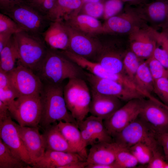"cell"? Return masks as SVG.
<instances>
[{
    "mask_svg": "<svg viewBox=\"0 0 168 168\" xmlns=\"http://www.w3.org/2000/svg\"><path fill=\"white\" fill-rule=\"evenodd\" d=\"M85 72L59 52L49 49L36 74L44 84H57L67 79H85Z\"/></svg>",
    "mask_w": 168,
    "mask_h": 168,
    "instance_id": "cell-1",
    "label": "cell"
},
{
    "mask_svg": "<svg viewBox=\"0 0 168 168\" xmlns=\"http://www.w3.org/2000/svg\"><path fill=\"white\" fill-rule=\"evenodd\" d=\"M63 87L62 83L44 84L40 94L42 113L39 125L44 129L57 121L70 122L78 125L67 107Z\"/></svg>",
    "mask_w": 168,
    "mask_h": 168,
    "instance_id": "cell-2",
    "label": "cell"
},
{
    "mask_svg": "<svg viewBox=\"0 0 168 168\" xmlns=\"http://www.w3.org/2000/svg\"><path fill=\"white\" fill-rule=\"evenodd\" d=\"M13 36L19 55L18 61L36 72L49 49L42 35L23 30L14 34Z\"/></svg>",
    "mask_w": 168,
    "mask_h": 168,
    "instance_id": "cell-3",
    "label": "cell"
},
{
    "mask_svg": "<svg viewBox=\"0 0 168 168\" xmlns=\"http://www.w3.org/2000/svg\"><path fill=\"white\" fill-rule=\"evenodd\" d=\"M107 35L95 60L108 71L125 74L123 61L129 48L128 35L106 34Z\"/></svg>",
    "mask_w": 168,
    "mask_h": 168,
    "instance_id": "cell-4",
    "label": "cell"
},
{
    "mask_svg": "<svg viewBox=\"0 0 168 168\" xmlns=\"http://www.w3.org/2000/svg\"><path fill=\"white\" fill-rule=\"evenodd\" d=\"M1 11L13 20L23 30L35 35H42L52 22L46 15L23 0Z\"/></svg>",
    "mask_w": 168,
    "mask_h": 168,
    "instance_id": "cell-5",
    "label": "cell"
},
{
    "mask_svg": "<svg viewBox=\"0 0 168 168\" xmlns=\"http://www.w3.org/2000/svg\"><path fill=\"white\" fill-rule=\"evenodd\" d=\"M63 95L67 109L77 123L84 120L89 113L91 98L85 79H69L63 87Z\"/></svg>",
    "mask_w": 168,
    "mask_h": 168,
    "instance_id": "cell-6",
    "label": "cell"
},
{
    "mask_svg": "<svg viewBox=\"0 0 168 168\" xmlns=\"http://www.w3.org/2000/svg\"><path fill=\"white\" fill-rule=\"evenodd\" d=\"M8 107L12 118L20 126L39 127L42 113L40 95L20 96Z\"/></svg>",
    "mask_w": 168,
    "mask_h": 168,
    "instance_id": "cell-7",
    "label": "cell"
},
{
    "mask_svg": "<svg viewBox=\"0 0 168 168\" xmlns=\"http://www.w3.org/2000/svg\"><path fill=\"white\" fill-rule=\"evenodd\" d=\"M113 141L129 148L139 143L159 149L156 134L138 116L134 121L113 137Z\"/></svg>",
    "mask_w": 168,
    "mask_h": 168,
    "instance_id": "cell-8",
    "label": "cell"
},
{
    "mask_svg": "<svg viewBox=\"0 0 168 168\" xmlns=\"http://www.w3.org/2000/svg\"><path fill=\"white\" fill-rule=\"evenodd\" d=\"M148 25L137 8L127 4L122 12L106 20L103 24L104 34L125 35Z\"/></svg>",
    "mask_w": 168,
    "mask_h": 168,
    "instance_id": "cell-9",
    "label": "cell"
},
{
    "mask_svg": "<svg viewBox=\"0 0 168 168\" xmlns=\"http://www.w3.org/2000/svg\"><path fill=\"white\" fill-rule=\"evenodd\" d=\"M85 74V80L91 89L99 93L114 96L127 101L146 97L139 91L116 81L100 78L87 72Z\"/></svg>",
    "mask_w": 168,
    "mask_h": 168,
    "instance_id": "cell-10",
    "label": "cell"
},
{
    "mask_svg": "<svg viewBox=\"0 0 168 168\" xmlns=\"http://www.w3.org/2000/svg\"><path fill=\"white\" fill-rule=\"evenodd\" d=\"M17 64L14 69L7 73L19 97L40 95L44 84L39 76L18 61Z\"/></svg>",
    "mask_w": 168,
    "mask_h": 168,
    "instance_id": "cell-11",
    "label": "cell"
},
{
    "mask_svg": "<svg viewBox=\"0 0 168 168\" xmlns=\"http://www.w3.org/2000/svg\"><path fill=\"white\" fill-rule=\"evenodd\" d=\"M144 99H133L103 120L105 127L112 138L136 119L139 116Z\"/></svg>",
    "mask_w": 168,
    "mask_h": 168,
    "instance_id": "cell-12",
    "label": "cell"
},
{
    "mask_svg": "<svg viewBox=\"0 0 168 168\" xmlns=\"http://www.w3.org/2000/svg\"><path fill=\"white\" fill-rule=\"evenodd\" d=\"M63 22L69 37L67 50L94 62L102 47V43L94 36L80 32Z\"/></svg>",
    "mask_w": 168,
    "mask_h": 168,
    "instance_id": "cell-13",
    "label": "cell"
},
{
    "mask_svg": "<svg viewBox=\"0 0 168 168\" xmlns=\"http://www.w3.org/2000/svg\"><path fill=\"white\" fill-rule=\"evenodd\" d=\"M166 105L149 99L143 100L139 117L157 135L168 132Z\"/></svg>",
    "mask_w": 168,
    "mask_h": 168,
    "instance_id": "cell-14",
    "label": "cell"
},
{
    "mask_svg": "<svg viewBox=\"0 0 168 168\" xmlns=\"http://www.w3.org/2000/svg\"><path fill=\"white\" fill-rule=\"evenodd\" d=\"M59 52L82 69L97 77L116 81L137 91L139 90L133 81L125 74L111 72L100 63L89 60L69 51Z\"/></svg>",
    "mask_w": 168,
    "mask_h": 168,
    "instance_id": "cell-15",
    "label": "cell"
},
{
    "mask_svg": "<svg viewBox=\"0 0 168 168\" xmlns=\"http://www.w3.org/2000/svg\"><path fill=\"white\" fill-rule=\"evenodd\" d=\"M153 29L168 33V0H153L136 7Z\"/></svg>",
    "mask_w": 168,
    "mask_h": 168,
    "instance_id": "cell-16",
    "label": "cell"
},
{
    "mask_svg": "<svg viewBox=\"0 0 168 168\" xmlns=\"http://www.w3.org/2000/svg\"><path fill=\"white\" fill-rule=\"evenodd\" d=\"M154 30L148 25L135 30L128 35L130 49L144 60L152 56L157 44Z\"/></svg>",
    "mask_w": 168,
    "mask_h": 168,
    "instance_id": "cell-17",
    "label": "cell"
},
{
    "mask_svg": "<svg viewBox=\"0 0 168 168\" xmlns=\"http://www.w3.org/2000/svg\"><path fill=\"white\" fill-rule=\"evenodd\" d=\"M0 138L16 157L29 164L31 162L17 130L16 123L10 117L0 121Z\"/></svg>",
    "mask_w": 168,
    "mask_h": 168,
    "instance_id": "cell-18",
    "label": "cell"
},
{
    "mask_svg": "<svg viewBox=\"0 0 168 168\" xmlns=\"http://www.w3.org/2000/svg\"><path fill=\"white\" fill-rule=\"evenodd\" d=\"M78 127L86 147L100 142H114L105 127L103 120L100 118L91 115L78 123Z\"/></svg>",
    "mask_w": 168,
    "mask_h": 168,
    "instance_id": "cell-19",
    "label": "cell"
},
{
    "mask_svg": "<svg viewBox=\"0 0 168 168\" xmlns=\"http://www.w3.org/2000/svg\"><path fill=\"white\" fill-rule=\"evenodd\" d=\"M16 126L31 164L36 162L43 156L45 151L43 136L40 132L39 127L22 126L16 123Z\"/></svg>",
    "mask_w": 168,
    "mask_h": 168,
    "instance_id": "cell-20",
    "label": "cell"
},
{
    "mask_svg": "<svg viewBox=\"0 0 168 168\" xmlns=\"http://www.w3.org/2000/svg\"><path fill=\"white\" fill-rule=\"evenodd\" d=\"M91 100L89 107L91 115L103 120L110 117L122 106L119 98L99 93L91 89Z\"/></svg>",
    "mask_w": 168,
    "mask_h": 168,
    "instance_id": "cell-21",
    "label": "cell"
},
{
    "mask_svg": "<svg viewBox=\"0 0 168 168\" xmlns=\"http://www.w3.org/2000/svg\"><path fill=\"white\" fill-rule=\"evenodd\" d=\"M86 161L75 153L45 150L43 156L30 166L33 168H62L72 162Z\"/></svg>",
    "mask_w": 168,
    "mask_h": 168,
    "instance_id": "cell-22",
    "label": "cell"
},
{
    "mask_svg": "<svg viewBox=\"0 0 168 168\" xmlns=\"http://www.w3.org/2000/svg\"><path fill=\"white\" fill-rule=\"evenodd\" d=\"M42 36L49 49L57 50H67L69 37L63 21H52Z\"/></svg>",
    "mask_w": 168,
    "mask_h": 168,
    "instance_id": "cell-23",
    "label": "cell"
},
{
    "mask_svg": "<svg viewBox=\"0 0 168 168\" xmlns=\"http://www.w3.org/2000/svg\"><path fill=\"white\" fill-rule=\"evenodd\" d=\"M83 5L82 0H56L46 15L51 21H64L79 14Z\"/></svg>",
    "mask_w": 168,
    "mask_h": 168,
    "instance_id": "cell-24",
    "label": "cell"
},
{
    "mask_svg": "<svg viewBox=\"0 0 168 168\" xmlns=\"http://www.w3.org/2000/svg\"><path fill=\"white\" fill-rule=\"evenodd\" d=\"M44 129L42 135L45 150L77 153L61 133L56 123L48 126Z\"/></svg>",
    "mask_w": 168,
    "mask_h": 168,
    "instance_id": "cell-25",
    "label": "cell"
},
{
    "mask_svg": "<svg viewBox=\"0 0 168 168\" xmlns=\"http://www.w3.org/2000/svg\"><path fill=\"white\" fill-rule=\"evenodd\" d=\"M57 125L70 146L77 153L86 160L88 153L86 146L78 125L73 123L59 121Z\"/></svg>",
    "mask_w": 168,
    "mask_h": 168,
    "instance_id": "cell-26",
    "label": "cell"
},
{
    "mask_svg": "<svg viewBox=\"0 0 168 168\" xmlns=\"http://www.w3.org/2000/svg\"><path fill=\"white\" fill-rule=\"evenodd\" d=\"M75 29L94 36L104 34L103 24L98 20L84 14H79L63 21Z\"/></svg>",
    "mask_w": 168,
    "mask_h": 168,
    "instance_id": "cell-27",
    "label": "cell"
},
{
    "mask_svg": "<svg viewBox=\"0 0 168 168\" xmlns=\"http://www.w3.org/2000/svg\"><path fill=\"white\" fill-rule=\"evenodd\" d=\"M111 143L100 142L91 146L86 160L88 164L102 165L114 162L115 155Z\"/></svg>",
    "mask_w": 168,
    "mask_h": 168,
    "instance_id": "cell-28",
    "label": "cell"
},
{
    "mask_svg": "<svg viewBox=\"0 0 168 168\" xmlns=\"http://www.w3.org/2000/svg\"><path fill=\"white\" fill-rule=\"evenodd\" d=\"M133 82L151 99L157 100L151 94L154 92L155 81L149 68L147 60L144 61L140 65L134 77Z\"/></svg>",
    "mask_w": 168,
    "mask_h": 168,
    "instance_id": "cell-29",
    "label": "cell"
},
{
    "mask_svg": "<svg viewBox=\"0 0 168 168\" xmlns=\"http://www.w3.org/2000/svg\"><path fill=\"white\" fill-rule=\"evenodd\" d=\"M19 59L17 46L13 35L6 46L0 51V70L8 73L16 67Z\"/></svg>",
    "mask_w": 168,
    "mask_h": 168,
    "instance_id": "cell-30",
    "label": "cell"
},
{
    "mask_svg": "<svg viewBox=\"0 0 168 168\" xmlns=\"http://www.w3.org/2000/svg\"><path fill=\"white\" fill-rule=\"evenodd\" d=\"M31 166L16 157L0 138V168H30Z\"/></svg>",
    "mask_w": 168,
    "mask_h": 168,
    "instance_id": "cell-31",
    "label": "cell"
},
{
    "mask_svg": "<svg viewBox=\"0 0 168 168\" xmlns=\"http://www.w3.org/2000/svg\"><path fill=\"white\" fill-rule=\"evenodd\" d=\"M114 150L116 162L121 168L135 167L138 164L128 148L113 142L111 143Z\"/></svg>",
    "mask_w": 168,
    "mask_h": 168,
    "instance_id": "cell-32",
    "label": "cell"
},
{
    "mask_svg": "<svg viewBox=\"0 0 168 168\" xmlns=\"http://www.w3.org/2000/svg\"><path fill=\"white\" fill-rule=\"evenodd\" d=\"M19 97L7 73L0 70V101L8 106Z\"/></svg>",
    "mask_w": 168,
    "mask_h": 168,
    "instance_id": "cell-33",
    "label": "cell"
},
{
    "mask_svg": "<svg viewBox=\"0 0 168 168\" xmlns=\"http://www.w3.org/2000/svg\"><path fill=\"white\" fill-rule=\"evenodd\" d=\"M144 60L137 56L129 48L126 52L123 61L124 68L125 74L133 82L140 65Z\"/></svg>",
    "mask_w": 168,
    "mask_h": 168,
    "instance_id": "cell-34",
    "label": "cell"
},
{
    "mask_svg": "<svg viewBox=\"0 0 168 168\" xmlns=\"http://www.w3.org/2000/svg\"><path fill=\"white\" fill-rule=\"evenodd\" d=\"M136 158L138 163L147 164L151 159L155 149L150 146L143 143H137L128 148Z\"/></svg>",
    "mask_w": 168,
    "mask_h": 168,
    "instance_id": "cell-35",
    "label": "cell"
},
{
    "mask_svg": "<svg viewBox=\"0 0 168 168\" xmlns=\"http://www.w3.org/2000/svg\"><path fill=\"white\" fill-rule=\"evenodd\" d=\"M124 4L122 0H106L104 2V19L106 20L120 13L124 8Z\"/></svg>",
    "mask_w": 168,
    "mask_h": 168,
    "instance_id": "cell-36",
    "label": "cell"
},
{
    "mask_svg": "<svg viewBox=\"0 0 168 168\" xmlns=\"http://www.w3.org/2000/svg\"><path fill=\"white\" fill-rule=\"evenodd\" d=\"M104 2H89L84 3L79 13L85 14L96 18L103 17Z\"/></svg>",
    "mask_w": 168,
    "mask_h": 168,
    "instance_id": "cell-37",
    "label": "cell"
},
{
    "mask_svg": "<svg viewBox=\"0 0 168 168\" xmlns=\"http://www.w3.org/2000/svg\"><path fill=\"white\" fill-rule=\"evenodd\" d=\"M23 31L11 18L2 13H0V33L14 34Z\"/></svg>",
    "mask_w": 168,
    "mask_h": 168,
    "instance_id": "cell-38",
    "label": "cell"
},
{
    "mask_svg": "<svg viewBox=\"0 0 168 168\" xmlns=\"http://www.w3.org/2000/svg\"><path fill=\"white\" fill-rule=\"evenodd\" d=\"M147 61L154 81L162 77L168 78V71L153 56Z\"/></svg>",
    "mask_w": 168,
    "mask_h": 168,
    "instance_id": "cell-39",
    "label": "cell"
},
{
    "mask_svg": "<svg viewBox=\"0 0 168 168\" xmlns=\"http://www.w3.org/2000/svg\"><path fill=\"white\" fill-rule=\"evenodd\" d=\"M154 92L168 106V78L162 77L155 81Z\"/></svg>",
    "mask_w": 168,
    "mask_h": 168,
    "instance_id": "cell-40",
    "label": "cell"
},
{
    "mask_svg": "<svg viewBox=\"0 0 168 168\" xmlns=\"http://www.w3.org/2000/svg\"><path fill=\"white\" fill-rule=\"evenodd\" d=\"M149 168H168V162L159 149L154 151L152 157L147 164Z\"/></svg>",
    "mask_w": 168,
    "mask_h": 168,
    "instance_id": "cell-41",
    "label": "cell"
},
{
    "mask_svg": "<svg viewBox=\"0 0 168 168\" xmlns=\"http://www.w3.org/2000/svg\"><path fill=\"white\" fill-rule=\"evenodd\" d=\"M152 56L168 71V52L165 49L157 44Z\"/></svg>",
    "mask_w": 168,
    "mask_h": 168,
    "instance_id": "cell-42",
    "label": "cell"
},
{
    "mask_svg": "<svg viewBox=\"0 0 168 168\" xmlns=\"http://www.w3.org/2000/svg\"><path fill=\"white\" fill-rule=\"evenodd\" d=\"M157 139L162 148L165 159L168 162V132L157 135Z\"/></svg>",
    "mask_w": 168,
    "mask_h": 168,
    "instance_id": "cell-43",
    "label": "cell"
},
{
    "mask_svg": "<svg viewBox=\"0 0 168 168\" xmlns=\"http://www.w3.org/2000/svg\"><path fill=\"white\" fill-rule=\"evenodd\" d=\"M154 35L157 44L168 52V33L154 30Z\"/></svg>",
    "mask_w": 168,
    "mask_h": 168,
    "instance_id": "cell-44",
    "label": "cell"
},
{
    "mask_svg": "<svg viewBox=\"0 0 168 168\" xmlns=\"http://www.w3.org/2000/svg\"><path fill=\"white\" fill-rule=\"evenodd\" d=\"M11 117L8 106L0 101V121Z\"/></svg>",
    "mask_w": 168,
    "mask_h": 168,
    "instance_id": "cell-45",
    "label": "cell"
},
{
    "mask_svg": "<svg viewBox=\"0 0 168 168\" xmlns=\"http://www.w3.org/2000/svg\"><path fill=\"white\" fill-rule=\"evenodd\" d=\"M13 35L8 33H0V51L8 44Z\"/></svg>",
    "mask_w": 168,
    "mask_h": 168,
    "instance_id": "cell-46",
    "label": "cell"
},
{
    "mask_svg": "<svg viewBox=\"0 0 168 168\" xmlns=\"http://www.w3.org/2000/svg\"><path fill=\"white\" fill-rule=\"evenodd\" d=\"M88 165L86 161H79L71 163L62 168H86Z\"/></svg>",
    "mask_w": 168,
    "mask_h": 168,
    "instance_id": "cell-47",
    "label": "cell"
},
{
    "mask_svg": "<svg viewBox=\"0 0 168 168\" xmlns=\"http://www.w3.org/2000/svg\"><path fill=\"white\" fill-rule=\"evenodd\" d=\"M23 0H0V10L11 7Z\"/></svg>",
    "mask_w": 168,
    "mask_h": 168,
    "instance_id": "cell-48",
    "label": "cell"
},
{
    "mask_svg": "<svg viewBox=\"0 0 168 168\" xmlns=\"http://www.w3.org/2000/svg\"><path fill=\"white\" fill-rule=\"evenodd\" d=\"M86 168H121L115 161L113 163L102 165L88 164Z\"/></svg>",
    "mask_w": 168,
    "mask_h": 168,
    "instance_id": "cell-49",
    "label": "cell"
},
{
    "mask_svg": "<svg viewBox=\"0 0 168 168\" xmlns=\"http://www.w3.org/2000/svg\"><path fill=\"white\" fill-rule=\"evenodd\" d=\"M125 4L137 7L142 5L148 1L149 0H122Z\"/></svg>",
    "mask_w": 168,
    "mask_h": 168,
    "instance_id": "cell-50",
    "label": "cell"
},
{
    "mask_svg": "<svg viewBox=\"0 0 168 168\" xmlns=\"http://www.w3.org/2000/svg\"><path fill=\"white\" fill-rule=\"evenodd\" d=\"M25 2L30 5H32L37 3L42 2L44 0H23Z\"/></svg>",
    "mask_w": 168,
    "mask_h": 168,
    "instance_id": "cell-51",
    "label": "cell"
},
{
    "mask_svg": "<svg viewBox=\"0 0 168 168\" xmlns=\"http://www.w3.org/2000/svg\"><path fill=\"white\" fill-rule=\"evenodd\" d=\"M83 4L89 2H104L106 0H82Z\"/></svg>",
    "mask_w": 168,
    "mask_h": 168,
    "instance_id": "cell-52",
    "label": "cell"
},
{
    "mask_svg": "<svg viewBox=\"0 0 168 168\" xmlns=\"http://www.w3.org/2000/svg\"><path fill=\"white\" fill-rule=\"evenodd\" d=\"M151 0H150V1H151Z\"/></svg>",
    "mask_w": 168,
    "mask_h": 168,
    "instance_id": "cell-53",
    "label": "cell"
}]
</instances>
